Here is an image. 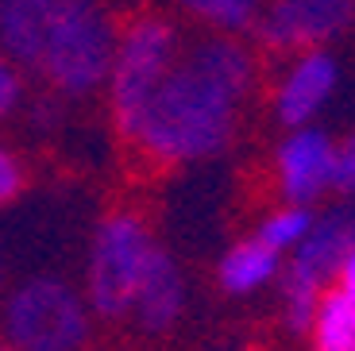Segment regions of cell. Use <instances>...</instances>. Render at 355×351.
Wrapping results in <instances>:
<instances>
[{"instance_id":"cell-22","label":"cell","mask_w":355,"mask_h":351,"mask_svg":"<svg viewBox=\"0 0 355 351\" xmlns=\"http://www.w3.org/2000/svg\"><path fill=\"white\" fill-rule=\"evenodd\" d=\"M0 351H16V348H12V343H4V340H0Z\"/></svg>"},{"instance_id":"cell-9","label":"cell","mask_w":355,"mask_h":351,"mask_svg":"<svg viewBox=\"0 0 355 351\" xmlns=\"http://www.w3.org/2000/svg\"><path fill=\"white\" fill-rule=\"evenodd\" d=\"M340 89H344V62L332 46L290 54V62L275 81V93H270L275 120L286 132L320 123V116L336 105Z\"/></svg>"},{"instance_id":"cell-12","label":"cell","mask_w":355,"mask_h":351,"mask_svg":"<svg viewBox=\"0 0 355 351\" xmlns=\"http://www.w3.org/2000/svg\"><path fill=\"white\" fill-rule=\"evenodd\" d=\"M282 255H275L266 243H259L255 236L236 239L232 247H224V255L216 259V286L224 298L248 301L259 293L275 290L282 278Z\"/></svg>"},{"instance_id":"cell-19","label":"cell","mask_w":355,"mask_h":351,"mask_svg":"<svg viewBox=\"0 0 355 351\" xmlns=\"http://www.w3.org/2000/svg\"><path fill=\"white\" fill-rule=\"evenodd\" d=\"M58 105H54V101H39L35 108H31V128H35V132H54V128H58Z\"/></svg>"},{"instance_id":"cell-4","label":"cell","mask_w":355,"mask_h":351,"mask_svg":"<svg viewBox=\"0 0 355 351\" xmlns=\"http://www.w3.org/2000/svg\"><path fill=\"white\" fill-rule=\"evenodd\" d=\"M355 243V209L332 205L317 212L309 236L286 255L278 278V320L290 336H305L320 298L336 286V271Z\"/></svg>"},{"instance_id":"cell-5","label":"cell","mask_w":355,"mask_h":351,"mask_svg":"<svg viewBox=\"0 0 355 351\" xmlns=\"http://www.w3.org/2000/svg\"><path fill=\"white\" fill-rule=\"evenodd\" d=\"M182 54V35L166 16H139L116 35L112 70H108V105L124 139H132L147 101L174 70Z\"/></svg>"},{"instance_id":"cell-1","label":"cell","mask_w":355,"mask_h":351,"mask_svg":"<svg viewBox=\"0 0 355 351\" xmlns=\"http://www.w3.org/2000/svg\"><path fill=\"white\" fill-rule=\"evenodd\" d=\"M255 89V54L236 35H209L178 54L147 101L132 143L155 162L186 166L228 151Z\"/></svg>"},{"instance_id":"cell-6","label":"cell","mask_w":355,"mask_h":351,"mask_svg":"<svg viewBox=\"0 0 355 351\" xmlns=\"http://www.w3.org/2000/svg\"><path fill=\"white\" fill-rule=\"evenodd\" d=\"M116 54V31L112 19L101 12V4H89L66 24H58L46 39L43 54H39L35 70L51 81L58 93L70 97H85L97 85L108 81Z\"/></svg>"},{"instance_id":"cell-15","label":"cell","mask_w":355,"mask_h":351,"mask_svg":"<svg viewBox=\"0 0 355 351\" xmlns=\"http://www.w3.org/2000/svg\"><path fill=\"white\" fill-rule=\"evenodd\" d=\"M178 4L193 19H201L205 27H213L220 35H236V31L255 24L266 0H178Z\"/></svg>"},{"instance_id":"cell-16","label":"cell","mask_w":355,"mask_h":351,"mask_svg":"<svg viewBox=\"0 0 355 351\" xmlns=\"http://www.w3.org/2000/svg\"><path fill=\"white\" fill-rule=\"evenodd\" d=\"M332 194H340L344 205L355 209V132L347 139H340L336 147V185H332Z\"/></svg>"},{"instance_id":"cell-7","label":"cell","mask_w":355,"mask_h":351,"mask_svg":"<svg viewBox=\"0 0 355 351\" xmlns=\"http://www.w3.org/2000/svg\"><path fill=\"white\" fill-rule=\"evenodd\" d=\"M352 27L355 0H266L251 31L266 51L302 54L336 46Z\"/></svg>"},{"instance_id":"cell-11","label":"cell","mask_w":355,"mask_h":351,"mask_svg":"<svg viewBox=\"0 0 355 351\" xmlns=\"http://www.w3.org/2000/svg\"><path fill=\"white\" fill-rule=\"evenodd\" d=\"M186 309H189L186 271H182V263H178L166 247H159L151 271H147L139 293H135V305H132V316H128V320L147 336H166L182 325Z\"/></svg>"},{"instance_id":"cell-13","label":"cell","mask_w":355,"mask_h":351,"mask_svg":"<svg viewBox=\"0 0 355 351\" xmlns=\"http://www.w3.org/2000/svg\"><path fill=\"white\" fill-rule=\"evenodd\" d=\"M309 351H355V298L332 286L320 298L309 328H305Z\"/></svg>"},{"instance_id":"cell-21","label":"cell","mask_w":355,"mask_h":351,"mask_svg":"<svg viewBox=\"0 0 355 351\" xmlns=\"http://www.w3.org/2000/svg\"><path fill=\"white\" fill-rule=\"evenodd\" d=\"M0 286H4V255H0Z\"/></svg>"},{"instance_id":"cell-20","label":"cell","mask_w":355,"mask_h":351,"mask_svg":"<svg viewBox=\"0 0 355 351\" xmlns=\"http://www.w3.org/2000/svg\"><path fill=\"white\" fill-rule=\"evenodd\" d=\"M336 290H344V293H352V298H355V243H352V251L344 255L340 271H336Z\"/></svg>"},{"instance_id":"cell-14","label":"cell","mask_w":355,"mask_h":351,"mask_svg":"<svg viewBox=\"0 0 355 351\" xmlns=\"http://www.w3.org/2000/svg\"><path fill=\"white\" fill-rule=\"evenodd\" d=\"M313 220H317V209L282 201V205H275L270 212H263V220L255 224V232H251V236H255L259 243H266L275 255H282V259H286L293 247L309 236Z\"/></svg>"},{"instance_id":"cell-17","label":"cell","mask_w":355,"mask_h":351,"mask_svg":"<svg viewBox=\"0 0 355 351\" xmlns=\"http://www.w3.org/2000/svg\"><path fill=\"white\" fill-rule=\"evenodd\" d=\"M19 105H24V78H19L16 62L0 51V120L12 116Z\"/></svg>"},{"instance_id":"cell-8","label":"cell","mask_w":355,"mask_h":351,"mask_svg":"<svg viewBox=\"0 0 355 351\" xmlns=\"http://www.w3.org/2000/svg\"><path fill=\"white\" fill-rule=\"evenodd\" d=\"M336 147L340 139L320 128H290L278 139L275 158H270V174H275V189L282 201L290 205H309L317 209L336 185Z\"/></svg>"},{"instance_id":"cell-18","label":"cell","mask_w":355,"mask_h":351,"mask_svg":"<svg viewBox=\"0 0 355 351\" xmlns=\"http://www.w3.org/2000/svg\"><path fill=\"white\" fill-rule=\"evenodd\" d=\"M19 194H24V166H19L16 151L0 143V209H8Z\"/></svg>"},{"instance_id":"cell-10","label":"cell","mask_w":355,"mask_h":351,"mask_svg":"<svg viewBox=\"0 0 355 351\" xmlns=\"http://www.w3.org/2000/svg\"><path fill=\"white\" fill-rule=\"evenodd\" d=\"M89 4L97 0H0V51L19 66H39L51 31Z\"/></svg>"},{"instance_id":"cell-2","label":"cell","mask_w":355,"mask_h":351,"mask_svg":"<svg viewBox=\"0 0 355 351\" xmlns=\"http://www.w3.org/2000/svg\"><path fill=\"white\" fill-rule=\"evenodd\" d=\"M151 224L132 209H116L97 220L85 251V274H81V298H85L93 320L120 325L132 316L135 293L159 255Z\"/></svg>"},{"instance_id":"cell-3","label":"cell","mask_w":355,"mask_h":351,"mask_svg":"<svg viewBox=\"0 0 355 351\" xmlns=\"http://www.w3.org/2000/svg\"><path fill=\"white\" fill-rule=\"evenodd\" d=\"M93 325L81 286L62 274H27L0 301V340L16 351H85Z\"/></svg>"}]
</instances>
